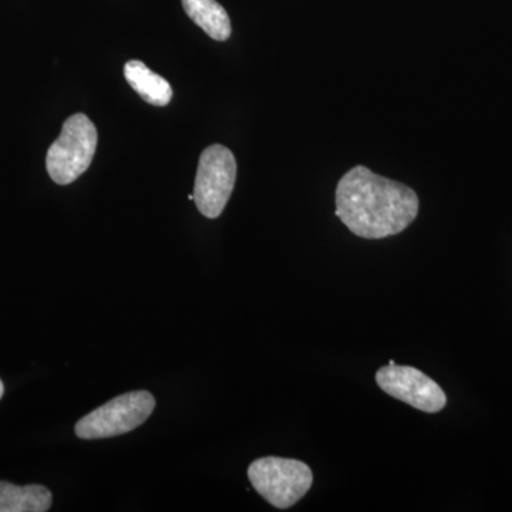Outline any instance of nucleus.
<instances>
[{
	"label": "nucleus",
	"mask_w": 512,
	"mask_h": 512,
	"mask_svg": "<svg viewBox=\"0 0 512 512\" xmlns=\"http://www.w3.org/2000/svg\"><path fill=\"white\" fill-rule=\"evenodd\" d=\"M188 18L200 26L211 39L225 42L231 36V20L228 12L217 0H183Z\"/></svg>",
	"instance_id": "obj_9"
},
{
	"label": "nucleus",
	"mask_w": 512,
	"mask_h": 512,
	"mask_svg": "<svg viewBox=\"0 0 512 512\" xmlns=\"http://www.w3.org/2000/svg\"><path fill=\"white\" fill-rule=\"evenodd\" d=\"M248 478L256 493L279 510L301 501L313 484L311 467L292 458H258L249 466Z\"/></svg>",
	"instance_id": "obj_3"
},
{
	"label": "nucleus",
	"mask_w": 512,
	"mask_h": 512,
	"mask_svg": "<svg viewBox=\"0 0 512 512\" xmlns=\"http://www.w3.org/2000/svg\"><path fill=\"white\" fill-rule=\"evenodd\" d=\"M52 493L43 485H18L0 481V512H46Z\"/></svg>",
	"instance_id": "obj_8"
},
{
	"label": "nucleus",
	"mask_w": 512,
	"mask_h": 512,
	"mask_svg": "<svg viewBox=\"0 0 512 512\" xmlns=\"http://www.w3.org/2000/svg\"><path fill=\"white\" fill-rule=\"evenodd\" d=\"M156 409V399L148 392L121 394L76 424L79 439L96 440L121 436L136 430Z\"/></svg>",
	"instance_id": "obj_4"
},
{
	"label": "nucleus",
	"mask_w": 512,
	"mask_h": 512,
	"mask_svg": "<svg viewBox=\"0 0 512 512\" xmlns=\"http://www.w3.org/2000/svg\"><path fill=\"white\" fill-rule=\"evenodd\" d=\"M188 200H190V201H194V194H190V195H188Z\"/></svg>",
	"instance_id": "obj_11"
},
{
	"label": "nucleus",
	"mask_w": 512,
	"mask_h": 512,
	"mask_svg": "<svg viewBox=\"0 0 512 512\" xmlns=\"http://www.w3.org/2000/svg\"><path fill=\"white\" fill-rule=\"evenodd\" d=\"M376 383L384 393L424 413H439L447 396L439 384L412 366L387 365L376 373Z\"/></svg>",
	"instance_id": "obj_6"
},
{
	"label": "nucleus",
	"mask_w": 512,
	"mask_h": 512,
	"mask_svg": "<svg viewBox=\"0 0 512 512\" xmlns=\"http://www.w3.org/2000/svg\"><path fill=\"white\" fill-rule=\"evenodd\" d=\"M237 181V160L227 147L205 148L195 177L194 201L204 217L215 220L227 207Z\"/></svg>",
	"instance_id": "obj_5"
},
{
	"label": "nucleus",
	"mask_w": 512,
	"mask_h": 512,
	"mask_svg": "<svg viewBox=\"0 0 512 512\" xmlns=\"http://www.w3.org/2000/svg\"><path fill=\"white\" fill-rule=\"evenodd\" d=\"M3 392H5V387H3L2 380H0V399H2Z\"/></svg>",
	"instance_id": "obj_10"
},
{
	"label": "nucleus",
	"mask_w": 512,
	"mask_h": 512,
	"mask_svg": "<svg viewBox=\"0 0 512 512\" xmlns=\"http://www.w3.org/2000/svg\"><path fill=\"white\" fill-rule=\"evenodd\" d=\"M124 76L134 92L151 106L164 107L173 99L170 83L140 60H130L124 66Z\"/></svg>",
	"instance_id": "obj_7"
},
{
	"label": "nucleus",
	"mask_w": 512,
	"mask_h": 512,
	"mask_svg": "<svg viewBox=\"0 0 512 512\" xmlns=\"http://www.w3.org/2000/svg\"><path fill=\"white\" fill-rule=\"evenodd\" d=\"M97 140V128L84 114H73L64 121L62 133L47 151L50 178L59 185L74 183L92 164Z\"/></svg>",
	"instance_id": "obj_2"
},
{
	"label": "nucleus",
	"mask_w": 512,
	"mask_h": 512,
	"mask_svg": "<svg viewBox=\"0 0 512 512\" xmlns=\"http://www.w3.org/2000/svg\"><path fill=\"white\" fill-rule=\"evenodd\" d=\"M419 208L416 191L365 165L348 171L336 188V217L360 238L400 234L416 220Z\"/></svg>",
	"instance_id": "obj_1"
}]
</instances>
